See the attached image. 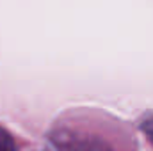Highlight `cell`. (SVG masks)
<instances>
[{
    "label": "cell",
    "instance_id": "7a4b0ae2",
    "mask_svg": "<svg viewBox=\"0 0 153 151\" xmlns=\"http://www.w3.org/2000/svg\"><path fill=\"white\" fill-rule=\"evenodd\" d=\"M0 151H16L13 137L4 128H0Z\"/></svg>",
    "mask_w": 153,
    "mask_h": 151
},
{
    "label": "cell",
    "instance_id": "3957f363",
    "mask_svg": "<svg viewBox=\"0 0 153 151\" xmlns=\"http://www.w3.org/2000/svg\"><path fill=\"white\" fill-rule=\"evenodd\" d=\"M143 130L146 132V135L153 141V119H148V121L143 124Z\"/></svg>",
    "mask_w": 153,
    "mask_h": 151
},
{
    "label": "cell",
    "instance_id": "6da1fadb",
    "mask_svg": "<svg viewBox=\"0 0 153 151\" xmlns=\"http://www.w3.org/2000/svg\"><path fill=\"white\" fill-rule=\"evenodd\" d=\"M68 151H111L107 144L96 139H75L70 142Z\"/></svg>",
    "mask_w": 153,
    "mask_h": 151
}]
</instances>
